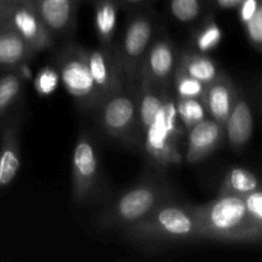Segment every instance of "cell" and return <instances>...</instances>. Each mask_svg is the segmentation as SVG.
<instances>
[{"label":"cell","mask_w":262,"mask_h":262,"mask_svg":"<svg viewBox=\"0 0 262 262\" xmlns=\"http://www.w3.org/2000/svg\"><path fill=\"white\" fill-rule=\"evenodd\" d=\"M200 239L220 242H258L262 230L246 209L242 196L217 194L211 201L194 205Z\"/></svg>","instance_id":"1"},{"label":"cell","mask_w":262,"mask_h":262,"mask_svg":"<svg viewBox=\"0 0 262 262\" xmlns=\"http://www.w3.org/2000/svg\"><path fill=\"white\" fill-rule=\"evenodd\" d=\"M133 245H181L199 241L194 205L179 204L170 200L156 207L137 224L122 230Z\"/></svg>","instance_id":"2"},{"label":"cell","mask_w":262,"mask_h":262,"mask_svg":"<svg viewBox=\"0 0 262 262\" xmlns=\"http://www.w3.org/2000/svg\"><path fill=\"white\" fill-rule=\"evenodd\" d=\"M166 179L148 177L115 197L99 216L97 224L107 230H124L145 219L158 206L173 199Z\"/></svg>","instance_id":"3"},{"label":"cell","mask_w":262,"mask_h":262,"mask_svg":"<svg viewBox=\"0 0 262 262\" xmlns=\"http://www.w3.org/2000/svg\"><path fill=\"white\" fill-rule=\"evenodd\" d=\"M182 129L183 127L177 114L176 96L173 87H170L164 94L163 105L143 135L141 146L148 161L156 168L164 169L181 163L179 138L182 137Z\"/></svg>","instance_id":"4"},{"label":"cell","mask_w":262,"mask_h":262,"mask_svg":"<svg viewBox=\"0 0 262 262\" xmlns=\"http://www.w3.org/2000/svg\"><path fill=\"white\" fill-rule=\"evenodd\" d=\"M156 35V18L151 10L130 12L119 40L115 42V54L130 89L137 91L143 59Z\"/></svg>","instance_id":"5"},{"label":"cell","mask_w":262,"mask_h":262,"mask_svg":"<svg viewBox=\"0 0 262 262\" xmlns=\"http://www.w3.org/2000/svg\"><path fill=\"white\" fill-rule=\"evenodd\" d=\"M94 112L107 137L128 146L142 145L136 90L127 84L102 99Z\"/></svg>","instance_id":"6"},{"label":"cell","mask_w":262,"mask_h":262,"mask_svg":"<svg viewBox=\"0 0 262 262\" xmlns=\"http://www.w3.org/2000/svg\"><path fill=\"white\" fill-rule=\"evenodd\" d=\"M60 83L82 110H95L99 104L87 61V49L71 43L58 55Z\"/></svg>","instance_id":"7"},{"label":"cell","mask_w":262,"mask_h":262,"mask_svg":"<svg viewBox=\"0 0 262 262\" xmlns=\"http://www.w3.org/2000/svg\"><path fill=\"white\" fill-rule=\"evenodd\" d=\"M101 184V160L89 132L77 137L72 155V197L77 205L90 204Z\"/></svg>","instance_id":"8"},{"label":"cell","mask_w":262,"mask_h":262,"mask_svg":"<svg viewBox=\"0 0 262 262\" xmlns=\"http://www.w3.org/2000/svg\"><path fill=\"white\" fill-rule=\"evenodd\" d=\"M177 63L178 51L173 40L166 35H155L143 59L141 79L159 89H169L171 87Z\"/></svg>","instance_id":"9"},{"label":"cell","mask_w":262,"mask_h":262,"mask_svg":"<svg viewBox=\"0 0 262 262\" xmlns=\"http://www.w3.org/2000/svg\"><path fill=\"white\" fill-rule=\"evenodd\" d=\"M7 25L12 27L36 54L53 48V33L43 25L30 0H17L10 4Z\"/></svg>","instance_id":"10"},{"label":"cell","mask_w":262,"mask_h":262,"mask_svg":"<svg viewBox=\"0 0 262 262\" xmlns=\"http://www.w3.org/2000/svg\"><path fill=\"white\" fill-rule=\"evenodd\" d=\"M87 61L99 102L113 92L127 86L124 73L115 51L102 46L87 49Z\"/></svg>","instance_id":"11"},{"label":"cell","mask_w":262,"mask_h":262,"mask_svg":"<svg viewBox=\"0 0 262 262\" xmlns=\"http://www.w3.org/2000/svg\"><path fill=\"white\" fill-rule=\"evenodd\" d=\"M225 140V127L207 117L187 130L186 161L199 164L219 148Z\"/></svg>","instance_id":"12"},{"label":"cell","mask_w":262,"mask_h":262,"mask_svg":"<svg viewBox=\"0 0 262 262\" xmlns=\"http://www.w3.org/2000/svg\"><path fill=\"white\" fill-rule=\"evenodd\" d=\"M30 2L54 37L68 35L74 28L79 3L54 2V0H30Z\"/></svg>","instance_id":"13"},{"label":"cell","mask_w":262,"mask_h":262,"mask_svg":"<svg viewBox=\"0 0 262 262\" xmlns=\"http://www.w3.org/2000/svg\"><path fill=\"white\" fill-rule=\"evenodd\" d=\"M253 133V115L250 104L238 91L229 118L225 123V138L235 151L243 150Z\"/></svg>","instance_id":"14"},{"label":"cell","mask_w":262,"mask_h":262,"mask_svg":"<svg viewBox=\"0 0 262 262\" xmlns=\"http://www.w3.org/2000/svg\"><path fill=\"white\" fill-rule=\"evenodd\" d=\"M237 94L238 90L235 89L233 81L223 72L216 81L206 87L204 101L209 117L225 127Z\"/></svg>","instance_id":"15"},{"label":"cell","mask_w":262,"mask_h":262,"mask_svg":"<svg viewBox=\"0 0 262 262\" xmlns=\"http://www.w3.org/2000/svg\"><path fill=\"white\" fill-rule=\"evenodd\" d=\"M20 169V140L17 123L10 122L0 132V188L13 182Z\"/></svg>","instance_id":"16"},{"label":"cell","mask_w":262,"mask_h":262,"mask_svg":"<svg viewBox=\"0 0 262 262\" xmlns=\"http://www.w3.org/2000/svg\"><path fill=\"white\" fill-rule=\"evenodd\" d=\"M35 51L8 25L0 28V68L17 71L32 60Z\"/></svg>","instance_id":"17"},{"label":"cell","mask_w":262,"mask_h":262,"mask_svg":"<svg viewBox=\"0 0 262 262\" xmlns=\"http://www.w3.org/2000/svg\"><path fill=\"white\" fill-rule=\"evenodd\" d=\"M118 0H94V26L100 46L115 51L117 42Z\"/></svg>","instance_id":"18"},{"label":"cell","mask_w":262,"mask_h":262,"mask_svg":"<svg viewBox=\"0 0 262 262\" xmlns=\"http://www.w3.org/2000/svg\"><path fill=\"white\" fill-rule=\"evenodd\" d=\"M177 67L186 72L188 76L202 82L205 86L211 84L223 74L214 59L205 53L194 50H184L179 54Z\"/></svg>","instance_id":"19"},{"label":"cell","mask_w":262,"mask_h":262,"mask_svg":"<svg viewBox=\"0 0 262 262\" xmlns=\"http://www.w3.org/2000/svg\"><path fill=\"white\" fill-rule=\"evenodd\" d=\"M166 90L168 89H159V87L154 86L152 83L143 81V79L140 81L137 89V105L141 138H143V135H145L146 130L148 129L151 123L154 122L155 117L158 115L159 110L163 105L164 94H165Z\"/></svg>","instance_id":"20"},{"label":"cell","mask_w":262,"mask_h":262,"mask_svg":"<svg viewBox=\"0 0 262 262\" xmlns=\"http://www.w3.org/2000/svg\"><path fill=\"white\" fill-rule=\"evenodd\" d=\"M25 77L18 71H7L0 74V120L4 119L22 99Z\"/></svg>","instance_id":"21"},{"label":"cell","mask_w":262,"mask_h":262,"mask_svg":"<svg viewBox=\"0 0 262 262\" xmlns=\"http://www.w3.org/2000/svg\"><path fill=\"white\" fill-rule=\"evenodd\" d=\"M261 183L252 171L241 166H234L227 173L219 188V194H235L245 196L260 188Z\"/></svg>","instance_id":"22"},{"label":"cell","mask_w":262,"mask_h":262,"mask_svg":"<svg viewBox=\"0 0 262 262\" xmlns=\"http://www.w3.org/2000/svg\"><path fill=\"white\" fill-rule=\"evenodd\" d=\"M176 107L179 122L186 132L209 117L204 99L176 97Z\"/></svg>","instance_id":"23"},{"label":"cell","mask_w":262,"mask_h":262,"mask_svg":"<svg viewBox=\"0 0 262 262\" xmlns=\"http://www.w3.org/2000/svg\"><path fill=\"white\" fill-rule=\"evenodd\" d=\"M205 2L206 0H169L168 8L177 22L191 25L202 17Z\"/></svg>","instance_id":"24"},{"label":"cell","mask_w":262,"mask_h":262,"mask_svg":"<svg viewBox=\"0 0 262 262\" xmlns=\"http://www.w3.org/2000/svg\"><path fill=\"white\" fill-rule=\"evenodd\" d=\"M171 86L176 97H189V99H204L207 87L202 82L188 76L178 67L174 72Z\"/></svg>","instance_id":"25"},{"label":"cell","mask_w":262,"mask_h":262,"mask_svg":"<svg viewBox=\"0 0 262 262\" xmlns=\"http://www.w3.org/2000/svg\"><path fill=\"white\" fill-rule=\"evenodd\" d=\"M206 23L202 25V27L197 31L194 43L200 53H206V51L215 49L220 43L223 37V32L219 26L212 19H206Z\"/></svg>","instance_id":"26"},{"label":"cell","mask_w":262,"mask_h":262,"mask_svg":"<svg viewBox=\"0 0 262 262\" xmlns=\"http://www.w3.org/2000/svg\"><path fill=\"white\" fill-rule=\"evenodd\" d=\"M59 83H60V78H59L58 69H54L53 67L42 68L33 79V86H35L36 92L41 96H49L53 92H55Z\"/></svg>","instance_id":"27"},{"label":"cell","mask_w":262,"mask_h":262,"mask_svg":"<svg viewBox=\"0 0 262 262\" xmlns=\"http://www.w3.org/2000/svg\"><path fill=\"white\" fill-rule=\"evenodd\" d=\"M242 197L248 214L252 217L255 224L262 230V186Z\"/></svg>","instance_id":"28"},{"label":"cell","mask_w":262,"mask_h":262,"mask_svg":"<svg viewBox=\"0 0 262 262\" xmlns=\"http://www.w3.org/2000/svg\"><path fill=\"white\" fill-rule=\"evenodd\" d=\"M245 27L251 43L262 50V0H260V4L253 17L246 23Z\"/></svg>","instance_id":"29"},{"label":"cell","mask_w":262,"mask_h":262,"mask_svg":"<svg viewBox=\"0 0 262 262\" xmlns=\"http://www.w3.org/2000/svg\"><path fill=\"white\" fill-rule=\"evenodd\" d=\"M258 4H260V0H243L237 9L238 14H239V19L243 25H246L253 17L255 12L257 10Z\"/></svg>","instance_id":"30"},{"label":"cell","mask_w":262,"mask_h":262,"mask_svg":"<svg viewBox=\"0 0 262 262\" xmlns=\"http://www.w3.org/2000/svg\"><path fill=\"white\" fill-rule=\"evenodd\" d=\"M210 3L214 9L217 10H230L237 9L243 0H206Z\"/></svg>","instance_id":"31"},{"label":"cell","mask_w":262,"mask_h":262,"mask_svg":"<svg viewBox=\"0 0 262 262\" xmlns=\"http://www.w3.org/2000/svg\"><path fill=\"white\" fill-rule=\"evenodd\" d=\"M150 2L151 0H118L120 9H125L128 12L143 9Z\"/></svg>","instance_id":"32"},{"label":"cell","mask_w":262,"mask_h":262,"mask_svg":"<svg viewBox=\"0 0 262 262\" xmlns=\"http://www.w3.org/2000/svg\"><path fill=\"white\" fill-rule=\"evenodd\" d=\"M9 9H10V4H8V3H4L0 0V28H2L3 26L7 25Z\"/></svg>","instance_id":"33"},{"label":"cell","mask_w":262,"mask_h":262,"mask_svg":"<svg viewBox=\"0 0 262 262\" xmlns=\"http://www.w3.org/2000/svg\"><path fill=\"white\" fill-rule=\"evenodd\" d=\"M54 2H76V3H79V0H54Z\"/></svg>","instance_id":"34"},{"label":"cell","mask_w":262,"mask_h":262,"mask_svg":"<svg viewBox=\"0 0 262 262\" xmlns=\"http://www.w3.org/2000/svg\"><path fill=\"white\" fill-rule=\"evenodd\" d=\"M2 2H4V3H8V4H12V3L17 2V0H2Z\"/></svg>","instance_id":"35"}]
</instances>
